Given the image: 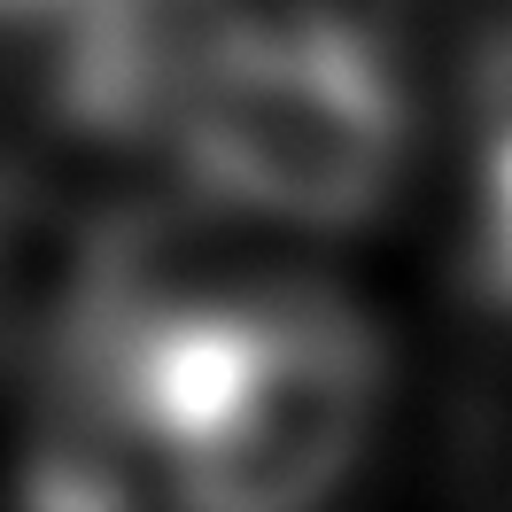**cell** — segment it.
Listing matches in <instances>:
<instances>
[{"label":"cell","instance_id":"1","mask_svg":"<svg viewBox=\"0 0 512 512\" xmlns=\"http://www.w3.org/2000/svg\"><path fill=\"white\" fill-rule=\"evenodd\" d=\"M163 140L202 202L350 225L404 163V86L357 16H249L194 55Z\"/></svg>","mask_w":512,"mask_h":512}]
</instances>
